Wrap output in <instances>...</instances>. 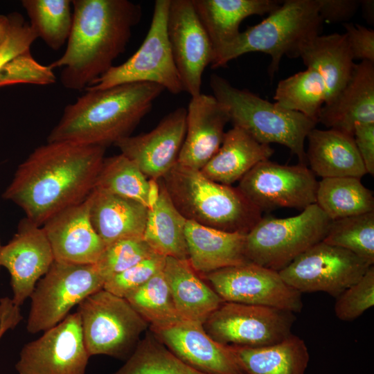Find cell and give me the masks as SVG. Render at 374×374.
Instances as JSON below:
<instances>
[{"instance_id": "obj_1", "label": "cell", "mask_w": 374, "mask_h": 374, "mask_svg": "<svg viewBox=\"0 0 374 374\" xmlns=\"http://www.w3.org/2000/svg\"><path fill=\"white\" fill-rule=\"evenodd\" d=\"M105 148L47 142L19 165L2 197L42 226L58 212L84 201L94 188Z\"/></svg>"}, {"instance_id": "obj_2", "label": "cell", "mask_w": 374, "mask_h": 374, "mask_svg": "<svg viewBox=\"0 0 374 374\" xmlns=\"http://www.w3.org/2000/svg\"><path fill=\"white\" fill-rule=\"evenodd\" d=\"M73 23L63 55L49 64L61 68L60 82L71 90L85 89L112 67L142 16L128 0H73Z\"/></svg>"}, {"instance_id": "obj_3", "label": "cell", "mask_w": 374, "mask_h": 374, "mask_svg": "<svg viewBox=\"0 0 374 374\" xmlns=\"http://www.w3.org/2000/svg\"><path fill=\"white\" fill-rule=\"evenodd\" d=\"M165 90L150 82L85 90L66 105L47 142L67 141L106 148L131 135Z\"/></svg>"}, {"instance_id": "obj_4", "label": "cell", "mask_w": 374, "mask_h": 374, "mask_svg": "<svg viewBox=\"0 0 374 374\" xmlns=\"http://www.w3.org/2000/svg\"><path fill=\"white\" fill-rule=\"evenodd\" d=\"M161 179L187 220L226 232L247 233L262 218V211L238 188L213 181L200 170L176 163Z\"/></svg>"}, {"instance_id": "obj_5", "label": "cell", "mask_w": 374, "mask_h": 374, "mask_svg": "<svg viewBox=\"0 0 374 374\" xmlns=\"http://www.w3.org/2000/svg\"><path fill=\"white\" fill-rule=\"evenodd\" d=\"M323 21L319 15L318 0H285L260 23L240 32L230 44L215 53L212 68L251 52L271 57L268 68L272 77L283 56L299 57L301 46L319 35Z\"/></svg>"}, {"instance_id": "obj_6", "label": "cell", "mask_w": 374, "mask_h": 374, "mask_svg": "<svg viewBox=\"0 0 374 374\" xmlns=\"http://www.w3.org/2000/svg\"><path fill=\"white\" fill-rule=\"evenodd\" d=\"M213 96L226 110L229 121L260 143H278L307 163L305 141L316 123L304 115L278 107L252 92L233 87L225 78L212 74Z\"/></svg>"}, {"instance_id": "obj_7", "label": "cell", "mask_w": 374, "mask_h": 374, "mask_svg": "<svg viewBox=\"0 0 374 374\" xmlns=\"http://www.w3.org/2000/svg\"><path fill=\"white\" fill-rule=\"evenodd\" d=\"M331 221L316 204L293 217H262L246 234L245 256L249 262L278 272L323 241Z\"/></svg>"}, {"instance_id": "obj_8", "label": "cell", "mask_w": 374, "mask_h": 374, "mask_svg": "<svg viewBox=\"0 0 374 374\" xmlns=\"http://www.w3.org/2000/svg\"><path fill=\"white\" fill-rule=\"evenodd\" d=\"M76 312L90 357L105 355L127 359L148 325L125 299L103 288L82 301Z\"/></svg>"}, {"instance_id": "obj_9", "label": "cell", "mask_w": 374, "mask_h": 374, "mask_svg": "<svg viewBox=\"0 0 374 374\" xmlns=\"http://www.w3.org/2000/svg\"><path fill=\"white\" fill-rule=\"evenodd\" d=\"M105 283L95 264L54 260L30 296L28 332L35 334L57 325L74 306L103 289Z\"/></svg>"}, {"instance_id": "obj_10", "label": "cell", "mask_w": 374, "mask_h": 374, "mask_svg": "<svg viewBox=\"0 0 374 374\" xmlns=\"http://www.w3.org/2000/svg\"><path fill=\"white\" fill-rule=\"evenodd\" d=\"M170 4V0L154 1L151 24L139 49L125 62L111 67L84 90L150 82L159 84L173 94L184 91L168 37Z\"/></svg>"}, {"instance_id": "obj_11", "label": "cell", "mask_w": 374, "mask_h": 374, "mask_svg": "<svg viewBox=\"0 0 374 374\" xmlns=\"http://www.w3.org/2000/svg\"><path fill=\"white\" fill-rule=\"evenodd\" d=\"M293 312L262 305L224 301L202 323L217 342L230 346L261 347L290 335Z\"/></svg>"}, {"instance_id": "obj_12", "label": "cell", "mask_w": 374, "mask_h": 374, "mask_svg": "<svg viewBox=\"0 0 374 374\" xmlns=\"http://www.w3.org/2000/svg\"><path fill=\"white\" fill-rule=\"evenodd\" d=\"M371 266L350 251L321 241L278 273L287 285L301 294L324 292L337 298Z\"/></svg>"}, {"instance_id": "obj_13", "label": "cell", "mask_w": 374, "mask_h": 374, "mask_svg": "<svg viewBox=\"0 0 374 374\" xmlns=\"http://www.w3.org/2000/svg\"><path fill=\"white\" fill-rule=\"evenodd\" d=\"M318 182L306 165H282L269 159L251 169L237 187L260 211L305 209L316 204Z\"/></svg>"}, {"instance_id": "obj_14", "label": "cell", "mask_w": 374, "mask_h": 374, "mask_svg": "<svg viewBox=\"0 0 374 374\" xmlns=\"http://www.w3.org/2000/svg\"><path fill=\"white\" fill-rule=\"evenodd\" d=\"M226 302L262 305L299 312L301 293L276 271L249 262L203 274Z\"/></svg>"}, {"instance_id": "obj_15", "label": "cell", "mask_w": 374, "mask_h": 374, "mask_svg": "<svg viewBox=\"0 0 374 374\" xmlns=\"http://www.w3.org/2000/svg\"><path fill=\"white\" fill-rule=\"evenodd\" d=\"M89 357L75 312L24 344L15 368L18 374H86Z\"/></svg>"}, {"instance_id": "obj_16", "label": "cell", "mask_w": 374, "mask_h": 374, "mask_svg": "<svg viewBox=\"0 0 374 374\" xmlns=\"http://www.w3.org/2000/svg\"><path fill=\"white\" fill-rule=\"evenodd\" d=\"M167 33L184 89L191 97L201 93L202 75L213 59V48L192 0H170Z\"/></svg>"}, {"instance_id": "obj_17", "label": "cell", "mask_w": 374, "mask_h": 374, "mask_svg": "<svg viewBox=\"0 0 374 374\" xmlns=\"http://www.w3.org/2000/svg\"><path fill=\"white\" fill-rule=\"evenodd\" d=\"M55 258L42 226L26 217L12 238L0 250V263L9 271L12 301L17 307L30 298L38 280L48 271Z\"/></svg>"}, {"instance_id": "obj_18", "label": "cell", "mask_w": 374, "mask_h": 374, "mask_svg": "<svg viewBox=\"0 0 374 374\" xmlns=\"http://www.w3.org/2000/svg\"><path fill=\"white\" fill-rule=\"evenodd\" d=\"M186 127V109L180 107L163 117L150 132L118 141L121 153L149 179L162 178L177 163Z\"/></svg>"}, {"instance_id": "obj_19", "label": "cell", "mask_w": 374, "mask_h": 374, "mask_svg": "<svg viewBox=\"0 0 374 374\" xmlns=\"http://www.w3.org/2000/svg\"><path fill=\"white\" fill-rule=\"evenodd\" d=\"M182 362L205 374H245L229 346L213 339L202 323L181 320L151 330Z\"/></svg>"}, {"instance_id": "obj_20", "label": "cell", "mask_w": 374, "mask_h": 374, "mask_svg": "<svg viewBox=\"0 0 374 374\" xmlns=\"http://www.w3.org/2000/svg\"><path fill=\"white\" fill-rule=\"evenodd\" d=\"M89 196L50 217L42 226L55 260L96 264L105 245L95 231L89 217Z\"/></svg>"}, {"instance_id": "obj_21", "label": "cell", "mask_w": 374, "mask_h": 374, "mask_svg": "<svg viewBox=\"0 0 374 374\" xmlns=\"http://www.w3.org/2000/svg\"><path fill=\"white\" fill-rule=\"evenodd\" d=\"M229 117L213 95L191 97L186 109L185 139L177 163L200 170L221 146Z\"/></svg>"}, {"instance_id": "obj_22", "label": "cell", "mask_w": 374, "mask_h": 374, "mask_svg": "<svg viewBox=\"0 0 374 374\" xmlns=\"http://www.w3.org/2000/svg\"><path fill=\"white\" fill-rule=\"evenodd\" d=\"M318 123L353 136L357 123H374V63L355 64L346 86L322 107Z\"/></svg>"}, {"instance_id": "obj_23", "label": "cell", "mask_w": 374, "mask_h": 374, "mask_svg": "<svg viewBox=\"0 0 374 374\" xmlns=\"http://www.w3.org/2000/svg\"><path fill=\"white\" fill-rule=\"evenodd\" d=\"M89 198L91 225L105 247L121 240L143 238L148 211L145 206L96 188Z\"/></svg>"}, {"instance_id": "obj_24", "label": "cell", "mask_w": 374, "mask_h": 374, "mask_svg": "<svg viewBox=\"0 0 374 374\" xmlns=\"http://www.w3.org/2000/svg\"><path fill=\"white\" fill-rule=\"evenodd\" d=\"M246 234L226 232L187 220L188 260L196 272L203 274L249 262L244 253Z\"/></svg>"}, {"instance_id": "obj_25", "label": "cell", "mask_w": 374, "mask_h": 374, "mask_svg": "<svg viewBox=\"0 0 374 374\" xmlns=\"http://www.w3.org/2000/svg\"><path fill=\"white\" fill-rule=\"evenodd\" d=\"M307 139V162L314 175L361 179L367 174L353 136L333 129L314 128Z\"/></svg>"}, {"instance_id": "obj_26", "label": "cell", "mask_w": 374, "mask_h": 374, "mask_svg": "<svg viewBox=\"0 0 374 374\" xmlns=\"http://www.w3.org/2000/svg\"><path fill=\"white\" fill-rule=\"evenodd\" d=\"M274 152L270 145L258 143L233 126L226 132L221 146L200 172L213 181L231 186L258 163L269 159Z\"/></svg>"}, {"instance_id": "obj_27", "label": "cell", "mask_w": 374, "mask_h": 374, "mask_svg": "<svg viewBox=\"0 0 374 374\" xmlns=\"http://www.w3.org/2000/svg\"><path fill=\"white\" fill-rule=\"evenodd\" d=\"M215 53L240 33L241 22L251 15L269 14L282 3L276 0H192Z\"/></svg>"}, {"instance_id": "obj_28", "label": "cell", "mask_w": 374, "mask_h": 374, "mask_svg": "<svg viewBox=\"0 0 374 374\" xmlns=\"http://www.w3.org/2000/svg\"><path fill=\"white\" fill-rule=\"evenodd\" d=\"M304 64L317 71L326 88L329 103L348 82L355 63L345 34L318 35L305 42L299 52Z\"/></svg>"}, {"instance_id": "obj_29", "label": "cell", "mask_w": 374, "mask_h": 374, "mask_svg": "<svg viewBox=\"0 0 374 374\" xmlns=\"http://www.w3.org/2000/svg\"><path fill=\"white\" fill-rule=\"evenodd\" d=\"M163 272L179 315L204 323L224 301L201 280L188 260L166 257Z\"/></svg>"}, {"instance_id": "obj_30", "label": "cell", "mask_w": 374, "mask_h": 374, "mask_svg": "<svg viewBox=\"0 0 374 374\" xmlns=\"http://www.w3.org/2000/svg\"><path fill=\"white\" fill-rule=\"evenodd\" d=\"M231 348L245 374H305L310 361L305 341L293 334L269 346Z\"/></svg>"}, {"instance_id": "obj_31", "label": "cell", "mask_w": 374, "mask_h": 374, "mask_svg": "<svg viewBox=\"0 0 374 374\" xmlns=\"http://www.w3.org/2000/svg\"><path fill=\"white\" fill-rule=\"evenodd\" d=\"M159 181V198L154 207L148 211L143 239L157 254L188 260L185 236L187 220L174 205L161 179Z\"/></svg>"}, {"instance_id": "obj_32", "label": "cell", "mask_w": 374, "mask_h": 374, "mask_svg": "<svg viewBox=\"0 0 374 374\" xmlns=\"http://www.w3.org/2000/svg\"><path fill=\"white\" fill-rule=\"evenodd\" d=\"M361 179L323 178L318 182L316 204L331 220L374 211V197Z\"/></svg>"}, {"instance_id": "obj_33", "label": "cell", "mask_w": 374, "mask_h": 374, "mask_svg": "<svg viewBox=\"0 0 374 374\" xmlns=\"http://www.w3.org/2000/svg\"><path fill=\"white\" fill-rule=\"evenodd\" d=\"M326 98V88L323 78L308 68L281 80L274 96L275 103L280 108L299 112L316 123Z\"/></svg>"}, {"instance_id": "obj_34", "label": "cell", "mask_w": 374, "mask_h": 374, "mask_svg": "<svg viewBox=\"0 0 374 374\" xmlns=\"http://www.w3.org/2000/svg\"><path fill=\"white\" fill-rule=\"evenodd\" d=\"M21 5L38 37L57 51L67 42L73 23L70 0H23Z\"/></svg>"}, {"instance_id": "obj_35", "label": "cell", "mask_w": 374, "mask_h": 374, "mask_svg": "<svg viewBox=\"0 0 374 374\" xmlns=\"http://www.w3.org/2000/svg\"><path fill=\"white\" fill-rule=\"evenodd\" d=\"M124 299L150 324L151 330L185 320L175 306L163 270Z\"/></svg>"}, {"instance_id": "obj_36", "label": "cell", "mask_w": 374, "mask_h": 374, "mask_svg": "<svg viewBox=\"0 0 374 374\" xmlns=\"http://www.w3.org/2000/svg\"><path fill=\"white\" fill-rule=\"evenodd\" d=\"M148 181L139 167L121 153L104 159L94 188L136 201L147 207Z\"/></svg>"}, {"instance_id": "obj_37", "label": "cell", "mask_w": 374, "mask_h": 374, "mask_svg": "<svg viewBox=\"0 0 374 374\" xmlns=\"http://www.w3.org/2000/svg\"><path fill=\"white\" fill-rule=\"evenodd\" d=\"M112 374H205L187 365L154 335L139 341L125 363Z\"/></svg>"}, {"instance_id": "obj_38", "label": "cell", "mask_w": 374, "mask_h": 374, "mask_svg": "<svg viewBox=\"0 0 374 374\" xmlns=\"http://www.w3.org/2000/svg\"><path fill=\"white\" fill-rule=\"evenodd\" d=\"M323 242L374 264V211L332 220Z\"/></svg>"}, {"instance_id": "obj_39", "label": "cell", "mask_w": 374, "mask_h": 374, "mask_svg": "<svg viewBox=\"0 0 374 374\" xmlns=\"http://www.w3.org/2000/svg\"><path fill=\"white\" fill-rule=\"evenodd\" d=\"M154 254L143 238L124 239L107 246L95 265L106 281Z\"/></svg>"}, {"instance_id": "obj_40", "label": "cell", "mask_w": 374, "mask_h": 374, "mask_svg": "<svg viewBox=\"0 0 374 374\" xmlns=\"http://www.w3.org/2000/svg\"><path fill=\"white\" fill-rule=\"evenodd\" d=\"M53 70L49 65L39 63L28 49L15 57L0 70V87L21 83L51 84L56 81Z\"/></svg>"}, {"instance_id": "obj_41", "label": "cell", "mask_w": 374, "mask_h": 374, "mask_svg": "<svg viewBox=\"0 0 374 374\" xmlns=\"http://www.w3.org/2000/svg\"><path fill=\"white\" fill-rule=\"evenodd\" d=\"M373 305L374 267L372 265L357 282L337 297L335 312L339 319L350 321Z\"/></svg>"}, {"instance_id": "obj_42", "label": "cell", "mask_w": 374, "mask_h": 374, "mask_svg": "<svg viewBox=\"0 0 374 374\" xmlns=\"http://www.w3.org/2000/svg\"><path fill=\"white\" fill-rule=\"evenodd\" d=\"M166 258L159 254H154L107 280L103 289L114 295L125 298L162 271Z\"/></svg>"}, {"instance_id": "obj_43", "label": "cell", "mask_w": 374, "mask_h": 374, "mask_svg": "<svg viewBox=\"0 0 374 374\" xmlns=\"http://www.w3.org/2000/svg\"><path fill=\"white\" fill-rule=\"evenodd\" d=\"M10 24L8 30L0 42V70L17 55L30 49L38 38L30 24L18 12L8 14Z\"/></svg>"}, {"instance_id": "obj_44", "label": "cell", "mask_w": 374, "mask_h": 374, "mask_svg": "<svg viewBox=\"0 0 374 374\" xmlns=\"http://www.w3.org/2000/svg\"><path fill=\"white\" fill-rule=\"evenodd\" d=\"M343 26L353 59L374 63V30L348 22Z\"/></svg>"}, {"instance_id": "obj_45", "label": "cell", "mask_w": 374, "mask_h": 374, "mask_svg": "<svg viewBox=\"0 0 374 374\" xmlns=\"http://www.w3.org/2000/svg\"><path fill=\"white\" fill-rule=\"evenodd\" d=\"M319 15L323 21L346 23L360 6L359 0H318Z\"/></svg>"}, {"instance_id": "obj_46", "label": "cell", "mask_w": 374, "mask_h": 374, "mask_svg": "<svg viewBox=\"0 0 374 374\" xmlns=\"http://www.w3.org/2000/svg\"><path fill=\"white\" fill-rule=\"evenodd\" d=\"M353 138L367 173L374 175V123H357Z\"/></svg>"}, {"instance_id": "obj_47", "label": "cell", "mask_w": 374, "mask_h": 374, "mask_svg": "<svg viewBox=\"0 0 374 374\" xmlns=\"http://www.w3.org/2000/svg\"><path fill=\"white\" fill-rule=\"evenodd\" d=\"M1 313L0 315V340L9 329L15 328L21 321L22 316L20 308L14 305L12 299L8 297L0 299Z\"/></svg>"}, {"instance_id": "obj_48", "label": "cell", "mask_w": 374, "mask_h": 374, "mask_svg": "<svg viewBox=\"0 0 374 374\" xmlns=\"http://www.w3.org/2000/svg\"><path fill=\"white\" fill-rule=\"evenodd\" d=\"M160 195L159 179H149L147 190V208L150 210L157 204Z\"/></svg>"}, {"instance_id": "obj_49", "label": "cell", "mask_w": 374, "mask_h": 374, "mask_svg": "<svg viewBox=\"0 0 374 374\" xmlns=\"http://www.w3.org/2000/svg\"><path fill=\"white\" fill-rule=\"evenodd\" d=\"M373 0L360 1L365 17L369 23L373 22Z\"/></svg>"}, {"instance_id": "obj_50", "label": "cell", "mask_w": 374, "mask_h": 374, "mask_svg": "<svg viewBox=\"0 0 374 374\" xmlns=\"http://www.w3.org/2000/svg\"><path fill=\"white\" fill-rule=\"evenodd\" d=\"M10 20L9 15H0V42L6 35L10 27Z\"/></svg>"}, {"instance_id": "obj_51", "label": "cell", "mask_w": 374, "mask_h": 374, "mask_svg": "<svg viewBox=\"0 0 374 374\" xmlns=\"http://www.w3.org/2000/svg\"><path fill=\"white\" fill-rule=\"evenodd\" d=\"M1 309H2V308H1V304H0V315H1Z\"/></svg>"}, {"instance_id": "obj_52", "label": "cell", "mask_w": 374, "mask_h": 374, "mask_svg": "<svg viewBox=\"0 0 374 374\" xmlns=\"http://www.w3.org/2000/svg\"><path fill=\"white\" fill-rule=\"evenodd\" d=\"M1 242H0V250H1ZM1 263H0V269H1Z\"/></svg>"}]
</instances>
